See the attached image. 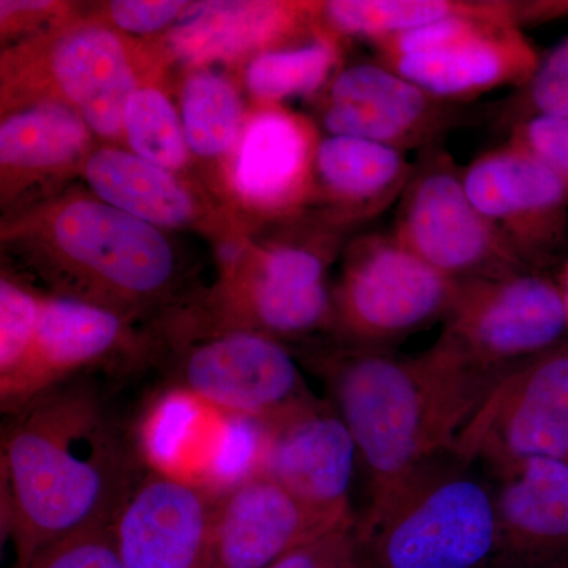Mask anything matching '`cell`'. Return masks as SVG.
Segmentation results:
<instances>
[{
  "mask_svg": "<svg viewBox=\"0 0 568 568\" xmlns=\"http://www.w3.org/2000/svg\"><path fill=\"white\" fill-rule=\"evenodd\" d=\"M41 295L3 276L0 282V388L13 383L31 354Z\"/></svg>",
  "mask_w": 568,
  "mask_h": 568,
  "instance_id": "30",
  "label": "cell"
},
{
  "mask_svg": "<svg viewBox=\"0 0 568 568\" xmlns=\"http://www.w3.org/2000/svg\"><path fill=\"white\" fill-rule=\"evenodd\" d=\"M413 171L406 152L328 134L317 144L313 189L338 222H366L399 203Z\"/></svg>",
  "mask_w": 568,
  "mask_h": 568,
  "instance_id": "21",
  "label": "cell"
},
{
  "mask_svg": "<svg viewBox=\"0 0 568 568\" xmlns=\"http://www.w3.org/2000/svg\"><path fill=\"white\" fill-rule=\"evenodd\" d=\"M470 200L528 271L568 256V183L528 149L506 141L463 170Z\"/></svg>",
  "mask_w": 568,
  "mask_h": 568,
  "instance_id": "9",
  "label": "cell"
},
{
  "mask_svg": "<svg viewBox=\"0 0 568 568\" xmlns=\"http://www.w3.org/2000/svg\"><path fill=\"white\" fill-rule=\"evenodd\" d=\"M320 373L364 463L365 518L426 463L454 454L506 372H484L436 342L414 357L364 347L327 355L320 361Z\"/></svg>",
  "mask_w": 568,
  "mask_h": 568,
  "instance_id": "2",
  "label": "cell"
},
{
  "mask_svg": "<svg viewBox=\"0 0 568 568\" xmlns=\"http://www.w3.org/2000/svg\"><path fill=\"white\" fill-rule=\"evenodd\" d=\"M320 11L325 31L372 44L454 17L496 18L521 29V3L511 0H332Z\"/></svg>",
  "mask_w": 568,
  "mask_h": 568,
  "instance_id": "26",
  "label": "cell"
},
{
  "mask_svg": "<svg viewBox=\"0 0 568 568\" xmlns=\"http://www.w3.org/2000/svg\"><path fill=\"white\" fill-rule=\"evenodd\" d=\"M123 134L134 155L166 171L182 170L189 145L173 103L160 89L140 85L123 114Z\"/></svg>",
  "mask_w": 568,
  "mask_h": 568,
  "instance_id": "29",
  "label": "cell"
},
{
  "mask_svg": "<svg viewBox=\"0 0 568 568\" xmlns=\"http://www.w3.org/2000/svg\"><path fill=\"white\" fill-rule=\"evenodd\" d=\"M268 568H364L355 521L295 548Z\"/></svg>",
  "mask_w": 568,
  "mask_h": 568,
  "instance_id": "33",
  "label": "cell"
},
{
  "mask_svg": "<svg viewBox=\"0 0 568 568\" xmlns=\"http://www.w3.org/2000/svg\"><path fill=\"white\" fill-rule=\"evenodd\" d=\"M321 119L332 136L361 138L402 152L437 148L458 121L454 104L379 61L336 71L323 95Z\"/></svg>",
  "mask_w": 568,
  "mask_h": 568,
  "instance_id": "11",
  "label": "cell"
},
{
  "mask_svg": "<svg viewBox=\"0 0 568 568\" xmlns=\"http://www.w3.org/2000/svg\"><path fill=\"white\" fill-rule=\"evenodd\" d=\"M190 7L192 3L182 0H115L108 3L106 11L119 31L145 36L181 21Z\"/></svg>",
  "mask_w": 568,
  "mask_h": 568,
  "instance_id": "35",
  "label": "cell"
},
{
  "mask_svg": "<svg viewBox=\"0 0 568 568\" xmlns=\"http://www.w3.org/2000/svg\"><path fill=\"white\" fill-rule=\"evenodd\" d=\"M559 286L560 291H562L564 302H566L568 316V256L566 257V263H564L562 274H560Z\"/></svg>",
  "mask_w": 568,
  "mask_h": 568,
  "instance_id": "36",
  "label": "cell"
},
{
  "mask_svg": "<svg viewBox=\"0 0 568 568\" xmlns=\"http://www.w3.org/2000/svg\"><path fill=\"white\" fill-rule=\"evenodd\" d=\"M224 312L233 328L268 336H298L334 324V294L327 284L302 286L276 282L250 268L233 275L223 293Z\"/></svg>",
  "mask_w": 568,
  "mask_h": 568,
  "instance_id": "25",
  "label": "cell"
},
{
  "mask_svg": "<svg viewBox=\"0 0 568 568\" xmlns=\"http://www.w3.org/2000/svg\"><path fill=\"white\" fill-rule=\"evenodd\" d=\"M216 497L149 470L112 518L123 568H204Z\"/></svg>",
  "mask_w": 568,
  "mask_h": 568,
  "instance_id": "13",
  "label": "cell"
},
{
  "mask_svg": "<svg viewBox=\"0 0 568 568\" xmlns=\"http://www.w3.org/2000/svg\"><path fill=\"white\" fill-rule=\"evenodd\" d=\"M392 234L454 282L528 271L470 200L462 168L439 148L428 149L414 163Z\"/></svg>",
  "mask_w": 568,
  "mask_h": 568,
  "instance_id": "5",
  "label": "cell"
},
{
  "mask_svg": "<svg viewBox=\"0 0 568 568\" xmlns=\"http://www.w3.org/2000/svg\"><path fill=\"white\" fill-rule=\"evenodd\" d=\"M183 134L203 159L226 155L241 140L242 102L234 85L215 71H194L181 93Z\"/></svg>",
  "mask_w": 568,
  "mask_h": 568,
  "instance_id": "28",
  "label": "cell"
},
{
  "mask_svg": "<svg viewBox=\"0 0 568 568\" xmlns=\"http://www.w3.org/2000/svg\"><path fill=\"white\" fill-rule=\"evenodd\" d=\"M567 332L559 282L526 271L459 283L437 342L476 368L504 373L559 345Z\"/></svg>",
  "mask_w": 568,
  "mask_h": 568,
  "instance_id": "8",
  "label": "cell"
},
{
  "mask_svg": "<svg viewBox=\"0 0 568 568\" xmlns=\"http://www.w3.org/2000/svg\"><path fill=\"white\" fill-rule=\"evenodd\" d=\"M264 424V476L312 506L353 514L349 488L357 447L335 407L313 396Z\"/></svg>",
  "mask_w": 568,
  "mask_h": 568,
  "instance_id": "14",
  "label": "cell"
},
{
  "mask_svg": "<svg viewBox=\"0 0 568 568\" xmlns=\"http://www.w3.org/2000/svg\"><path fill=\"white\" fill-rule=\"evenodd\" d=\"M129 317L78 298L41 295L39 327L28 362L13 383L0 388L6 414L61 387L70 376L106 361L125 342Z\"/></svg>",
  "mask_w": 568,
  "mask_h": 568,
  "instance_id": "15",
  "label": "cell"
},
{
  "mask_svg": "<svg viewBox=\"0 0 568 568\" xmlns=\"http://www.w3.org/2000/svg\"><path fill=\"white\" fill-rule=\"evenodd\" d=\"M458 290L394 234L366 235L347 253L332 325L364 349L396 342L446 320Z\"/></svg>",
  "mask_w": 568,
  "mask_h": 568,
  "instance_id": "6",
  "label": "cell"
},
{
  "mask_svg": "<svg viewBox=\"0 0 568 568\" xmlns=\"http://www.w3.org/2000/svg\"><path fill=\"white\" fill-rule=\"evenodd\" d=\"M91 133L77 111L54 100L11 111L0 125L3 189L69 170L88 155Z\"/></svg>",
  "mask_w": 568,
  "mask_h": 568,
  "instance_id": "23",
  "label": "cell"
},
{
  "mask_svg": "<svg viewBox=\"0 0 568 568\" xmlns=\"http://www.w3.org/2000/svg\"><path fill=\"white\" fill-rule=\"evenodd\" d=\"M84 178L97 200L155 227H181L196 219L192 193L170 171L121 149L89 153Z\"/></svg>",
  "mask_w": 568,
  "mask_h": 568,
  "instance_id": "24",
  "label": "cell"
},
{
  "mask_svg": "<svg viewBox=\"0 0 568 568\" xmlns=\"http://www.w3.org/2000/svg\"><path fill=\"white\" fill-rule=\"evenodd\" d=\"M54 295L132 317L162 301L175 256L159 227L92 197L70 196L3 231Z\"/></svg>",
  "mask_w": 568,
  "mask_h": 568,
  "instance_id": "3",
  "label": "cell"
},
{
  "mask_svg": "<svg viewBox=\"0 0 568 568\" xmlns=\"http://www.w3.org/2000/svg\"><path fill=\"white\" fill-rule=\"evenodd\" d=\"M541 59L523 29L478 20L457 40L428 54L381 62L446 103H463L496 89H521Z\"/></svg>",
  "mask_w": 568,
  "mask_h": 568,
  "instance_id": "16",
  "label": "cell"
},
{
  "mask_svg": "<svg viewBox=\"0 0 568 568\" xmlns=\"http://www.w3.org/2000/svg\"><path fill=\"white\" fill-rule=\"evenodd\" d=\"M339 58L338 37L324 29L306 43L257 54L246 67V85L264 102L312 95L331 80Z\"/></svg>",
  "mask_w": 568,
  "mask_h": 568,
  "instance_id": "27",
  "label": "cell"
},
{
  "mask_svg": "<svg viewBox=\"0 0 568 568\" xmlns=\"http://www.w3.org/2000/svg\"><path fill=\"white\" fill-rule=\"evenodd\" d=\"M323 31L320 3L203 2L192 3L166 44L174 58L203 65L256 50H280L278 44Z\"/></svg>",
  "mask_w": 568,
  "mask_h": 568,
  "instance_id": "19",
  "label": "cell"
},
{
  "mask_svg": "<svg viewBox=\"0 0 568 568\" xmlns=\"http://www.w3.org/2000/svg\"><path fill=\"white\" fill-rule=\"evenodd\" d=\"M2 532L17 568L44 548L112 521L133 481L132 459L91 388L58 387L13 414L2 433Z\"/></svg>",
  "mask_w": 568,
  "mask_h": 568,
  "instance_id": "1",
  "label": "cell"
},
{
  "mask_svg": "<svg viewBox=\"0 0 568 568\" xmlns=\"http://www.w3.org/2000/svg\"><path fill=\"white\" fill-rule=\"evenodd\" d=\"M517 95L507 108L510 129L529 119L568 115V39L540 61Z\"/></svg>",
  "mask_w": 568,
  "mask_h": 568,
  "instance_id": "31",
  "label": "cell"
},
{
  "mask_svg": "<svg viewBox=\"0 0 568 568\" xmlns=\"http://www.w3.org/2000/svg\"><path fill=\"white\" fill-rule=\"evenodd\" d=\"M454 455L495 477L530 459L568 462V339L504 373Z\"/></svg>",
  "mask_w": 568,
  "mask_h": 568,
  "instance_id": "7",
  "label": "cell"
},
{
  "mask_svg": "<svg viewBox=\"0 0 568 568\" xmlns=\"http://www.w3.org/2000/svg\"><path fill=\"white\" fill-rule=\"evenodd\" d=\"M230 414L171 387L142 417L138 444L153 473L205 487L226 435Z\"/></svg>",
  "mask_w": 568,
  "mask_h": 568,
  "instance_id": "22",
  "label": "cell"
},
{
  "mask_svg": "<svg viewBox=\"0 0 568 568\" xmlns=\"http://www.w3.org/2000/svg\"><path fill=\"white\" fill-rule=\"evenodd\" d=\"M48 73L58 100L78 112L92 133L123 134V114L140 88L129 47L106 26H74L52 41Z\"/></svg>",
  "mask_w": 568,
  "mask_h": 568,
  "instance_id": "18",
  "label": "cell"
},
{
  "mask_svg": "<svg viewBox=\"0 0 568 568\" xmlns=\"http://www.w3.org/2000/svg\"><path fill=\"white\" fill-rule=\"evenodd\" d=\"M22 568H123L112 521L55 541Z\"/></svg>",
  "mask_w": 568,
  "mask_h": 568,
  "instance_id": "32",
  "label": "cell"
},
{
  "mask_svg": "<svg viewBox=\"0 0 568 568\" xmlns=\"http://www.w3.org/2000/svg\"><path fill=\"white\" fill-rule=\"evenodd\" d=\"M508 141L528 149L568 183V115L517 123L511 126Z\"/></svg>",
  "mask_w": 568,
  "mask_h": 568,
  "instance_id": "34",
  "label": "cell"
},
{
  "mask_svg": "<svg viewBox=\"0 0 568 568\" xmlns=\"http://www.w3.org/2000/svg\"><path fill=\"white\" fill-rule=\"evenodd\" d=\"M174 386L223 413L261 420L313 398L282 343L245 328L193 346L178 366Z\"/></svg>",
  "mask_w": 568,
  "mask_h": 568,
  "instance_id": "10",
  "label": "cell"
},
{
  "mask_svg": "<svg viewBox=\"0 0 568 568\" xmlns=\"http://www.w3.org/2000/svg\"><path fill=\"white\" fill-rule=\"evenodd\" d=\"M355 530L364 568H495V488L469 463L443 455Z\"/></svg>",
  "mask_w": 568,
  "mask_h": 568,
  "instance_id": "4",
  "label": "cell"
},
{
  "mask_svg": "<svg viewBox=\"0 0 568 568\" xmlns=\"http://www.w3.org/2000/svg\"><path fill=\"white\" fill-rule=\"evenodd\" d=\"M353 521V514L312 506L260 474L216 497L204 568H268Z\"/></svg>",
  "mask_w": 568,
  "mask_h": 568,
  "instance_id": "12",
  "label": "cell"
},
{
  "mask_svg": "<svg viewBox=\"0 0 568 568\" xmlns=\"http://www.w3.org/2000/svg\"><path fill=\"white\" fill-rule=\"evenodd\" d=\"M495 568H568V462L538 458L496 477Z\"/></svg>",
  "mask_w": 568,
  "mask_h": 568,
  "instance_id": "17",
  "label": "cell"
},
{
  "mask_svg": "<svg viewBox=\"0 0 568 568\" xmlns=\"http://www.w3.org/2000/svg\"><path fill=\"white\" fill-rule=\"evenodd\" d=\"M316 132L293 112L268 108L250 118L237 142L233 183L239 196L263 211L293 212L315 186Z\"/></svg>",
  "mask_w": 568,
  "mask_h": 568,
  "instance_id": "20",
  "label": "cell"
}]
</instances>
